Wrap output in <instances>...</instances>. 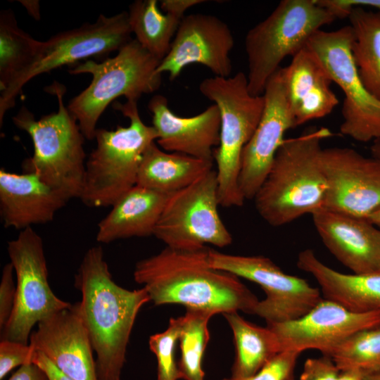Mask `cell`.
Wrapping results in <instances>:
<instances>
[{
  "mask_svg": "<svg viewBox=\"0 0 380 380\" xmlns=\"http://www.w3.org/2000/svg\"><path fill=\"white\" fill-rule=\"evenodd\" d=\"M208 246L196 250L165 247L137 262L134 281L156 305L178 304L216 314L254 315L260 300L236 275L213 267Z\"/></svg>",
  "mask_w": 380,
  "mask_h": 380,
  "instance_id": "cell-1",
  "label": "cell"
},
{
  "mask_svg": "<svg viewBox=\"0 0 380 380\" xmlns=\"http://www.w3.org/2000/svg\"><path fill=\"white\" fill-rule=\"evenodd\" d=\"M79 315L96 353L98 380H120L137 316L151 301L146 290H128L113 279L101 246L84 254L75 276Z\"/></svg>",
  "mask_w": 380,
  "mask_h": 380,
  "instance_id": "cell-2",
  "label": "cell"
},
{
  "mask_svg": "<svg viewBox=\"0 0 380 380\" xmlns=\"http://www.w3.org/2000/svg\"><path fill=\"white\" fill-rule=\"evenodd\" d=\"M331 135L322 127L284 141L253 198L257 212L267 224L283 226L323 208L327 184L321 142Z\"/></svg>",
  "mask_w": 380,
  "mask_h": 380,
  "instance_id": "cell-3",
  "label": "cell"
},
{
  "mask_svg": "<svg viewBox=\"0 0 380 380\" xmlns=\"http://www.w3.org/2000/svg\"><path fill=\"white\" fill-rule=\"evenodd\" d=\"M47 91L57 98V112L37 120L22 106L13 118L14 125L30 135L34 146L33 155L23 163V170L37 175L69 201L80 198L86 171L85 137L64 104V85L54 82Z\"/></svg>",
  "mask_w": 380,
  "mask_h": 380,
  "instance_id": "cell-4",
  "label": "cell"
},
{
  "mask_svg": "<svg viewBox=\"0 0 380 380\" xmlns=\"http://www.w3.org/2000/svg\"><path fill=\"white\" fill-rule=\"evenodd\" d=\"M137 102L127 101L113 105L115 109L129 118V126L96 131V146L86 161L84 182L80 197L87 206H112L137 185L143 154L158 139L154 127L143 122Z\"/></svg>",
  "mask_w": 380,
  "mask_h": 380,
  "instance_id": "cell-5",
  "label": "cell"
},
{
  "mask_svg": "<svg viewBox=\"0 0 380 380\" xmlns=\"http://www.w3.org/2000/svg\"><path fill=\"white\" fill-rule=\"evenodd\" d=\"M160 61L135 39L123 46L115 56L101 63L87 60L69 70L70 74L89 73L90 84L68 106L87 139L95 137L97 122L107 106L123 96L136 101L158 90L162 75L156 70Z\"/></svg>",
  "mask_w": 380,
  "mask_h": 380,
  "instance_id": "cell-6",
  "label": "cell"
},
{
  "mask_svg": "<svg viewBox=\"0 0 380 380\" xmlns=\"http://www.w3.org/2000/svg\"><path fill=\"white\" fill-rule=\"evenodd\" d=\"M198 88L220 113V144L214 153L220 205L241 207L245 201L239 185L242 153L261 118L264 96L250 93L247 76L242 72L206 78Z\"/></svg>",
  "mask_w": 380,
  "mask_h": 380,
  "instance_id": "cell-7",
  "label": "cell"
},
{
  "mask_svg": "<svg viewBox=\"0 0 380 380\" xmlns=\"http://www.w3.org/2000/svg\"><path fill=\"white\" fill-rule=\"evenodd\" d=\"M336 18L317 0H283L245 37L248 87L254 96L262 95L267 81L287 56L304 49L310 37Z\"/></svg>",
  "mask_w": 380,
  "mask_h": 380,
  "instance_id": "cell-8",
  "label": "cell"
},
{
  "mask_svg": "<svg viewBox=\"0 0 380 380\" xmlns=\"http://www.w3.org/2000/svg\"><path fill=\"white\" fill-rule=\"evenodd\" d=\"M353 40L349 25L334 31H317L305 48L344 93L341 133L357 141H374L380 139V101L360 78L351 53Z\"/></svg>",
  "mask_w": 380,
  "mask_h": 380,
  "instance_id": "cell-9",
  "label": "cell"
},
{
  "mask_svg": "<svg viewBox=\"0 0 380 380\" xmlns=\"http://www.w3.org/2000/svg\"><path fill=\"white\" fill-rule=\"evenodd\" d=\"M217 172L211 170L189 186L172 194L153 236L167 247L196 250L230 245L232 236L218 213Z\"/></svg>",
  "mask_w": 380,
  "mask_h": 380,
  "instance_id": "cell-10",
  "label": "cell"
},
{
  "mask_svg": "<svg viewBox=\"0 0 380 380\" xmlns=\"http://www.w3.org/2000/svg\"><path fill=\"white\" fill-rule=\"evenodd\" d=\"M7 251L16 275V294L11 317L1 330V339L28 344L36 324L71 303L59 298L51 289L43 240L32 227L8 241Z\"/></svg>",
  "mask_w": 380,
  "mask_h": 380,
  "instance_id": "cell-11",
  "label": "cell"
},
{
  "mask_svg": "<svg viewBox=\"0 0 380 380\" xmlns=\"http://www.w3.org/2000/svg\"><path fill=\"white\" fill-rule=\"evenodd\" d=\"M127 12L110 17L101 14L95 23L61 32L43 42L36 61L11 86L0 92V124L13 108L23 86L40 74L92 56L118 51L132 39Z\"/></svg>",
  "mask_w": 380,
  "mask_h": 380,
  "instance_id": "cell-12",
  "label": "cell"
},
{
  "mask_svg": "<svg viewBox=\"0 0 380 380\" xmlns=\"http://www.w3.org/2000/svg\"><path fill=\"white\" fill-rule=\"evenodd\" d=\"M210 261L216 269L258 284L265 293L254 315L267 324L292 321L309 312L322 297L307 280L282 271L265 256L226 254L210 248Z\"/></svg>",
  "mask_w": 380,
  "mask_h": 380,
  "instance_id": "cell-13",
  "label": "cell"
},
{
  "mask_svg": "<svg viewBox=\"0 0 380 380\" xmlns=\"http://www.w3.org/2000/svg\"><path fill=\"white\" fill-rule=\"evenodd\" d=\"M327 191L322 209L368 219L380 207V160L353 148H322Z\"/></svg>",
  "mask_w": 380,
  "mask_h": 380,
  "instance_id": "cell-14",
  "label": "cell"
},
{
  "mask_svg": "<svg viewBox=\"0 0 380 380\" xmlns=\"http://www.w3.org/2000/svg\"><path fill=\"white\" fill-rule=\"evenodd\" d=\"M262 95L265 104L261 118L241 156L239 185L245 200L253 199L285 140V132L296 127L286 90L285 68L280 67L271 76Z\"/></svg>",
  "mask_w": 380,
  "mask_h": 380,
  "instance_id": "cell-15",
  "label": "cell"
},
{
  "mask_svg": "<svg viewBox=\"0 0 380 380\" xmlns=\"http://www.w3.org/2000/svg\"><path fill=\"white\" fill-rule=\"evenodd\" d=\"M276 334L283 350L302 353L317 350L327 356L354 334L380 327V310L355 312L325 299L292 321L267 324Z\"/></svg>",
  "mask_w": 380,
  "mask_h": 380,
  "instance_id": "cell-16",
  "label": "cell"
},
{
  "mask_svg": "<svg viewBox=\"0 0 380 380\" xmlns=\"http://www.w3.org/2000/svg\"><path fill=\"white\" fill-rule=\"evenodd\" d=\"M234 39L229 25L215 15L192 13L181 20L170 50L160 61L157 73L178 77L189 65L198 63L217 77H229L232 65L230 53Z\"/></svg>",
  "mask_w": 380,
  "mask_h": 380,
  "instance_id": "cell-17",
  "label": "cell"
},
{
  "mask_svg": "<svg viewBox=\"0 0 380 380\" xmlns=\"http://www.w3.org/2000/svg\"><path fill=\"white\" fill-rule=\"evenodd\" d=\"M29 344L72 380H98L94 350L76 303L40 322Z\"/></svg>",
  "mask_w": 380,
  "mask_h": 380,
  "instance_id": "cell-18",
  "label": "cell"
},
{
  "mask_svg": "<svg viewBox=\"0 0 380 380\" xmlns=\"http://www.w3.org/2000/svg\"><path fill=\"white\" fill-rule=\"evenodd\" d=\"M148 108L160 148L214 161L213 149L219 146L221 124L220 113L215 104L194 116L180 117L170 110L166 97L156 94L149 101Z\"/></svg>",
  "mask_w": 380,
  "mask_h": 380,
  "instance_id": "cell-19",
  "label": "cell"
},
{
  "mask_svg": "<svg viewBox=\"0 0 380 380\" xmlns=\"http://www.w3.org/2000/svg\"><path fill=\"white\" fill-rule=\"evenodd\" d=\"M329 252L355 274L380 271V227L367 219L321 209L312 214Z\"/></svg>",
  "mask_w": 380,
  "mask_h": 380,
  "instance_id": "cell-20",
  "label": "cell"
},
{
  "mask_svg": "<svg viewBox=\"0 0 380 380\" xmlns=\"http://www.w3.org/2000/svg\"><path fill=\"white\" fill-rule=\"evenodd\" d=\"M68 201L34 173L0 170V215L5 227L21 231L48 223Z\"/></svg>",
  "mask_w": 380,
  "mask_h": 380,
  "instance_id": "cell-21",
  "label": "cell"
},
{
  "mask_svg": "<svg viewBox=\"0 0 380 380\" xmlns=\"http://www.w3.org/2000/svg\"><path fill=\"white\" fill-rule=\"evenodd\" d=\"M285 80L296 127L327 116L338 104L329 75L305 47L285 67Z\"/></svg>",
  "mask_w": 380,
  "mask_h": 380,
  "instance_id": "cell-22",
  "label": "cell"
},
{
  "mask_svg": "<svg viewBox=\"0 0 380 380\" xmlns=\"http://www.w3.org/2000/svg\"><path fill=\"white\" fill-rule=\"evenodd\" d=\"M296 264L317 281L323 298L355 312L380 310V271L341 273L323 263L311 249L300 252Z\"/></svg>",
  "mask_w": 380,
  "mask_h": 380,
  "instance_id": "cell-23",
  "label": "cell"
},
{
  "mask_svg": "<svg viewBox=\"0 0 380 380\" xmlns=\"http://www.w3.org/2000/svg\"><path fill=\"white\" fill-rule=\"evenodd\" d=\"M171 194L135 185L111 206L109 213L99 222L96 241L109 243L118 239L153 235Z\"/></svg>",
  "mask_w": 380,
  "mask_h": 380,
  "instance_id": "cell-24",
  "label": "cell"
},
{
  "mask_svg": "<svg viewBox=\"0 0 380 380\" xmlns=\"http://www.w3.org/2000/svg\"><path fill=\"white\" fill-rule=\"evenodd\" d=\"M213 162L167 152L154 141L143 154L137 185L171 194L189 186L213 170Z\"/></svg>",
  "mask_w": 380,
  "mask_h": 380,
  "instance_id": "cell-25",
  "label": "cell"
},
{
  "mask_svg": "<svg viewBox=\"0 0 380 380\" xmlns=\"http://www.w3.org/2000/svg\"><path fill=\"white\" fill-rule=\"evenodd\" d=\"M222 315L232 331L235 345L232 377L253 375L281 352L279 340L269 327H262L248 322L238 312Z\"/></svg>",
  "mask_w": 380,
  "mask_h": 380,
  "instance_id": "cell-26",
  "label": "cell"
},
{
  "mask_svg": "<svg viewBox=\"0 0 380 380\" xmlns=\"http://www.w3.org/2000/svg\"><path fill=\"white\" fill-rule=\"evenodd\" d=\"M353 34L351 53L366 89L380 101V12L353 8L348 16Z\"/></svg>",
  "mask_w": 380,
  "mask_h": 380,
  "instance_id": "cell-27",
  "label": "cell"
},
{
  "mask_svg": "<svg viewBox=\"0 0 380 380\" xmlns=\"http://www.w3.org/2000/svg\"><path fill=\"white\" fill-rule=\"evenodd\" d=\"M157 0H137L129 8L128 23L135 39L158 60L168 53L182 18L163 13Z\"/></svg>",
  "mask_w": 380,
  "mask_h": 380,
  "instance_id": "cell-28",
  "label": "cell"
},
{
  "mask_svg": "<svg viewBox=\"0 0 380 380\" xmlns=\"http://www.w3.org/2000/svg\"><path fill=\"white\" fill-rule=\"evenodd\" d=\"M43 42L20 29L11 10L0 14V92L6 90L37 60Z\"/></svg>",
  "mask_w": 380,
  "mask_h": 380,
  "instance_id": "cell-29",
  "label": "cell"
},
{
  "mask_svg": "<svg viewBox=\"0 0 380 380\" xmlns=\"http://www.w3.org/2000/svg\"><path fill=\"white\" fill-rule=\"evenodd\" d=\"M215 312L201 309H186L182 317L178 361L180 379L204 380L203 357L210 339L208 322Z\"/></svg>",
  "mask_w": 380,
  "mask_h": 380,
  "instance_id": "cell-30",
  "label": "cell"
},
{
  "mask_svg": "<svg viewBox=\"0 0 380 380\" xmlns=\"http://www.w3.org/2000/svg\"><path fill=\"white\" fill-rule=\"evenodd\" d=\"M327 356L340 371L355 369L365 376L380 374V327L354 334Z\"/></svg>",
  "mask_w": 380,
  "mask_h": 380,
  "instance_id": "cell-31",
  "label": "cell"
},
{
  "mask_svg": "<svg viewBox=\"0 0 380 380\" xmlns=\"http://www.w3.org/2000/svg\"><path fill=\"white\" fill-rule=\"evenodd\" d=\"M182 323V317L171 318L164 331L149 337V348L156 355L158 362L156 380L180 379L175 350L179 342Z\"/></svg>",
  "mask_w": 380,
  "mask_h": 380,
  "instance_id": "cell-32",
  "label": "cell"
},
{
  "mask_svg": "<svg viewBox=\"0 0 380 380\" xmlns=\"http://www.w3.org/2000/svg\"><path fill=\"white\" fill-rule=\"evenodd\" d=\"M300 352L283 350L276 355L253 375L227 380H295L294 370Z\"/></svg>",
  "mask_w": 380,
  "mask_h": 380,
  "instance_id": "cell-33",
  "label": "cell"
},
{
  "mask_svg": "<svg viewBox=\"0 0 380 380\" xmlns=\"http://www.w3.org/2000/svg\"><path fill=\"white\" fill-rule=\"evenodd\" d=\"M34 350L30 344L1 339L0 341V379L18 366L32 362Z\"/></svg>",
  "mask_w": 380,
  "mask_h": 380,
  "instance_id": "cell-34",
  "label": "cell"
},
{
  "mask_svg": "<svg viewBox=\"0 0 380 380\" xmlns=\"http://www.w3.org/2000/svg\"><path fill=\"white\" fill-rule=\"evenodd\" d=\"M13 273L11 262L6 263L2 269L0 283V330L8 321L14 306L16 285L13 280Z\"/></svg>",
  "mask_w": 380,
  "mask_h": 380,
  "instance_id": "cell-35",
  "label": "cell"
},
{
  "mask_svg": "<svg viewBox=\"0 0 380 380\" xmlns=\"http://www.w3.org/2000/svg\"><path fill=\"white\" fill-rule=\"evenodd\" d=\"M340 370L328 356L308 358L300 380H338Z\"/></svg>",
  "mask_w": 380,
  "mask_h": 380,
  "instance_id": "cell-36",
  "label": "cell"
},
{
  "mask_svg": "<svg viewBox=\"0 0 380 380\" xmlns=\"http://www.w3.org/2000/svg\"><path fill=\"white\" fill-rule=\"evenodd\" d=\"M317 2L331 11L336 18L348 17L355 7L375 8L380 12V0H317Z\"/></svg>",
  "mask_w": 380,
  "mask_h": 380,
  "instance_id": "cell-37",
  "label": "cell"
},
{
  "mask_svg": "<svg viewBox=\"0 0 380 380\" xmlns=\"http://www.w3.org/2000/svg\"><path fill=\"white\" fill-rule=\"evenodd\" d=\"M8 380H50V379L41 367L32 362L20 366Z\"/></svg>",
  "mask_w": 380,
  "mask_h": 380,
  "instance_id": "cell-38",
  "label": "cell"
},
{
  "mask_svg": "<svg viewBox=\"0 0 380 380\" xmlns=\"http://www.w3.org/2000/svg\"><path fill=\"white\" fill-rule=\"evenodd\" d=\"M205 2L204 0H163L160 1V8L164 13L174 15L183 18L185 12L196 5Z\"/></svg>",
  "mask_w": 380,
  "mask_h": 380,
  "instance_id": "cell-39",
  "label": "cell"
},
{
  "mask_svg": "<svg viewBox=\"0 0 380 380\" xmlns=\"http://www.w3.org/2000/svg\"><path fill=\"white\" fill-rule=\"evenodd\" d=\"M32 362L41 367L50 380H72L58 369L44 354L34 350Z\"/></svg>",
  "mask_w": 380,
  "mask_h": 380,
  "instance_id": "cell-40",
  "label": "cell"
},
{
  "mask_svg": "<svg viewBox=\"0 0 380 380\" xmlns=\"http://www.w3.org/2000/svg\"><path fill=\"white\" fill-rule=\"evenodd\" d=\"M365 375L355 369H347L340 372L338 380H364Z\"/></svg>",
  "mask_w": 380,
  "mask_h": 380,
  "instance_id": "cell-41",
  "label": "cell"
},
{
  "mask_svg": "<svg viewBox=\"0 0 380 380\" xmlns=\"http://www.w3.org/2000/svg\"><path fill=\"white\" fill-rule=\"evenodd\" d=\"M25 7L30 15L34 18L39 19V6L38 1H20Z\"/></svg>",
  "mask_w": 380,
  "mask_h": 380,
  "instance_id": "cell-42",
  "label": "cell"
},
{
  "mask_svg": "<svg viewBox=\"0 0 380 380\" xmlns=\"http://www.w3.org/2000/svg\"><path fill=\"white\" fill-rule=\"evenodd\" d=\"M370 151L372 157L380 160V139L372 141Z\"/></svg>",
  "mask_w": 380,
  "mask_h": 380,
  "instance_id": "cell-43",
  "label": "cell"
},
{
  "mask_svg": "<svg viewBox=\"0 0 380 380\" xmlns=\"http://www.w3.org/2000/svg\"><path fill=\"white\" fill-rule=\"evenodd\" d=\"M367 220L372 224L380 227V207L369 217Z\"/></svg>",
  "mask_w": 380,
  "mask_h": 380,
  "instance_id": "cell-44",
  "label": "cell"
},
{
  "mask_svg": "<svg viewBox=\"0 0 380 380\" xmlns=\"http://www.w3.org/2000/svg\"><path fill=\"white\" fill-rule=\"evenodd\" d=\"M364 380H380V374L365 376Z\"/></svg>",
  "mask_w": 380,
  "mask_h": 380,
  "instance_id": "cell-45",
  "label": "cell"
},
{
  "mask_svg": "<svg viewBox=\"0 0 380 380\" xmlns=\"http://www.w3.org/2000/svg\"><path fill=\"white\" fill-rule=\"evenodd\" d=\"M222 380H227V379H223Z\"/></svg>",
  "mask_w": 380,
  "mask_h": 380,
  "instance_id": "cell-46",
  "label": "cell"
},
{
  "mask_svg": "<svg viewBox=\"0 0 380 380\" xmlns=\"http://www.w3.org/2000/svg\"></svg>",
  "mask_w": 380,
  "mask_h": 380,
  "instance_id": "cell-47",
  "label": "cell"
}]
</instances>
